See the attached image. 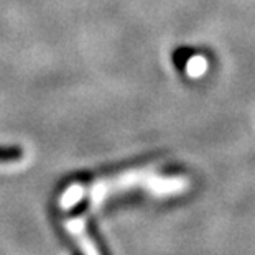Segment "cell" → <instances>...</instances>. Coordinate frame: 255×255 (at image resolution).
I'll list each match as a JSON object with an SVG mask.
<instances>
[{
	"label": "cell",
	"mask_w": 255,
	"mask_h": 255,
	"mask_svg": "<svg viewBox=\"0 0 255 255\" xmlns=\"http://www.w3.org/2000/svg\"><path fill=\"white\" fill-rule=\"evenodd\" d=\"M66 229L71 232V236L78 239L79 242V247L83 251L84 255H99L97 249L94 246V242L91 241L89 236L84 234V224L81 219H69L66 222Z\"/></svg>",
	"instance_id": "1"
},
{
	"label": "cell",
	"mask_w": 255,
	"mask_h": 255,
	"mask_svg": "<svg viewBox=\"0 0 255 255\" xmlns=\"http://www.w3.org/2000/svg\"><path fill=\"white\" fill-rule=\"evenodd\" d=\"M83 196H84V188L81 186V184H73V186H69L66 191H64L61 199H59V208L71 209L83 199Z\"/></svg>",
	"instance_id": "2"
},
{
	"label": "cell",
	"mask_w": 255,
	"mask_h": 255,
	"mask_svg": "<svg viewBox=\"0 0 255 255\" xmlns=\"http://www.w3.org/2000/svg\"><path fill=\"white\" fill-rule=\"evenodd\" d=\"M23 158V151L20 148H7V146H0V163H15Z\"/></svg>",
	"instance_id": "3"
}]
</instances>
